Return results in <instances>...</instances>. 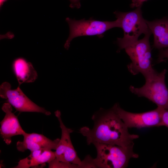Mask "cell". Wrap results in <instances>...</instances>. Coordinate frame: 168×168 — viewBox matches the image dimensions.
Masks as SVG:
<instances>
[{"instance_id": "cell-1", "label": "cell", "mask_w": 168, "mask_h": 168, "mask_svg": "<svg viewBox=\"0 0 168 168\" xmlns=\"http://www.w3.org/2000/svg\"><path fill=\"white\" fill-rule=\"evenodd\" d=\"M92 128L83 127L79 132L86 138L88 145L94 142L117 145L124 147L133 146V141L139 136L130 134L128 128L112 107L100 108L92 115Z\"/></svg>"}, {"instance_id": "cell-2", "label": "cell", "mask_w": 168, "mask_h": 168, "mask_svg": "<svg viewBox=\"0 0 168 168\" xmlns=\"http://www.w3.org/2000/svg\"><path fill=\"white\" fill-rule=\"evenodd\" d=\"M141 7L129 12H114L124 31L123 37L117 39L120 49H125L135 42L142 34L151 33L147 21L142 16Z\"/></svg>"}, {"instance_id": "cell-3", "label": "cell", "mask_w": 168, "mask_h": 168, "mask_svg": "<svg viewBox=\"0 0 168 168\" xmlns=\"http://www.w3.org/2000/svg\"><path fill=\"white\" fill-rule=\"evenodd\" d=\"M92 144L97 151L94 159L97 168H125L131 158L138 157L133 151V146L124 147L96 142Z\"/></svg>"}, {"instance_id": "cell-4", "label": "cell", "mask_w": 168, "mask_h": 168, "mask_svg": "<svg viewBox=\"0 0 168 168\" xmlns=\"http://www.w3.org/2000/svg\"><path fill=\"white\" fill-rule=\"evenodd\" d=\"M151 34L149 33L145 35L142 39L124 49L131 61L127 65V68L132 75L141 73L145 77L156 71L152 67L151 49L149 40Z\"/></svg>"}, {"instance_id": "cell-5", "label": "cell", "mask_w": 168, "mask_h": 168, "mask_svg": "<svg viewBox=\"0 0 168 168\" xmlns=\"http://www.w3.org/2000/svg\"><path fill=\"white\" fill-rule=\"evenodd\" d=\"M166 69L161 72L156 71L145 78V84L140 88L131 86L129 90L139 97H145L158 107L168 109V89L165 83Z\"/></svg>"}, {"instance_id": "cell-6", "label": "cell", "mask_w": 168, "mask_h": 168, "mask_svg": "<svg viewBox=\"0 0 168 168\" xmlns=\"http://www.w3.org/2000/svg\"><path fill=\"white\" fill-rule=\"evenodd\" d=\"M66 21L70 30L68 37L64 45L66 49H68L71 41L75 38L93 35L101 37L108 30L114 27L120 28V23L117 19L114 21H102L92 19L77 20L67 18Z\"/></svg>"}, {"instance_id": "cell-7", "label": "cell", "mask_w": 168, "mask_h": 168, "mask_svg": "<svg viewBox=\"0 0 168 168\" xmlns=\"http://www.w3.org/2000/svg\"><path fill=\"white\" fill-rule=\"evenodd\" d=\"M113 107L128 128H141L161 126L162 109L159 107L153 110L141 113L126 111L117 104Z\"/></svg>"}, {"instance_id": "cell-8", "label": "cell", "mask_w": 168, "mask_h": 168, "mask_svg": "<svg viewBox=\"0 0 168 168\" xmlns=\"http://www.w3.org/2000/svg\"><path fill=\"white\" fill-rule=\"evenodd\" d=\"M0 96L7 100V101L19 112H35L49 115L51 113L44 108L35 103L27 97L20 89L19 86L15 89H12L10 83H2L0 86Z\"/></svg>"}, {"instance_id": "cell-9", "label": "cell", "mask_w": 168, "mask_h": 168, "mask_svg": "<svg viewBox=\"0 0 168 168\" xmlns=\"http://www.w3.org/2000/svg\"><path fill=\"white\" fill-rule=\"evenodd\" d=\"M54 114L59 121L61 130V138L54 152L56 158L60 161L79 165L81 161L77 156L70 138V134L73 130L64 125L60 110H57Z\"/></svg>"}, {"instance_id": "cell-10", "label": "cell", "mask_w": 168, "mask_h": 168, "mask_svg": "<svg viewBox=\"0 0 168 168\" xmlns=\"http://www.w3.org/2000/svg\"><path fill=\"white\" fill-rule=\"evenodd\" d=\"M2 109L5 115L0 122V135L5 143L9 145L13 136L23 135L26 132L21 126L17 116L12 112V106L9 103H4Z\"/></svg>"}, {"instance_id": "cell-11", "label": "cell", "mask_w": 168, "mask_h": 168, "mask_svg": "<svg viewBox=\"0 0 168 168\" xmlns=\"http://www.w3.org/2000/svg\"><path fill=\"white\" fill-rule=\"evenodd\" d=\"M22 135L23 141H18L16 145L17 150L21 152L27 150L31 152L42 149L55 150L60 140L57 138L52 140L42 134L35 133L26 132Z\"/></svg>"}, {"instance_id": "cell-12", "label": "cell", "mask_w": 168, "mask_h": 168, "mask_svg": "<svg viewBox=\"0 0 168 168\" xmlns=\"http://www.w3.org/2000/svg\"><path fill=\"white\" fill-rule=\"evenodd\" d=\"M148 27L154 36L153 48L162 49L168 47V19L152 21H147Z\"/></svg>"}, {"instance_id": "cell-13", "label": "cell", "mask_w": 168, "mask_h": 168, "mask_svg": "<svg viewBox=\"0 0 168 168\" xmlns=\"http://www.w3.org/2000/svg\"><path fill=\"white\" fill-rule=\"evenodd\" d=\"M27 157L20 160L15 168H29L44 165L56 158L55 152L50 150L40 149L31 152Z\"/></svg>"}, {"instance_id": "cell-14", "label": "cell", "mask_w": 168, "mask_h": 168, "mask_svg": "<svg viewBox=\"0 0 168 168\" xmlns=\"http://www.w3.org/2000/svg\"><path fill=\"white\" fill-rule=\"evenodd\" d=\"M13 68L19 86L24 83L34 82L37 78V73L32 64L24 58L15 59Z\"/></svg>"}, {"instance_id": "cell-15", "label": "cell", "mask_w": 168, "mask_h": 168, "mask_svg": "<svg viewBox=\"0 0 168 168\" xmlns=\"http://www.w3.org/2000/svg\"><path fill=\"white\" fill-rule=\"evenodd\" d=\"M49 168H78V165L60 161L55 158L49 163Z\"/></svg>"}, {"instance_id": "cell-16", "label": "cell", "mask_w": 168, "mask_h": 168, "mask_svg": "<svg viewBox=\"0 0 168 168\" xmlns=\"http://www.w3.org/2000/svg\"><path fill=\"white\" fill-rule=\"evenodd\" d=\"M97 168L94 159L90 155H87L78 165V168Z\"/></svg>"}, {"instance_id": "cell-17", "label": "cell", "mask_w": 168, "mask_h": 168, "mask_svg": "<svg viewBox=\"0 0 168 168\" xmlns=\"http://www.w3.org/2000/svg\"><path fill=\"white\" fill-rule=\"evenodd\" d=\"M168 59V47L161 49L158 55L157 62L160 63Z\"/></svg>"}, {"instance_id": "cell-18", "label": "cell", "mask_w": 168, "mask_h": 168, "mask_svg": "<svg viewBox=\"0 0 168 168\" xmlns=\"http://www.w3.org/2000/svg\"><path fill=\"white\" fill-rule=\"evenodd\" d=\"M162 126L168 128V109H162L161 126Z\"/></svg>"}, {"instance_id": "cell-19", "label": "cell", "mask_w": 168, "mask_h": 168, "mask_svg": "<svg viewBox=\"0 0 168 168\" xmlns=\"http://www.w3.org/2000/svg\"><path fill=\"white\" fill-rule=\"evenodd\" d=\"M130 6L132 8L141 7L143 3L148 0H131Z\"/></svg>"}, {"instance_id": "cell-20", "label": "cell", "mask_w": 168, "mask_h": 168, "mask_svg": "<svg viewBox=\"0 0 168 168\" xmlns=\"http://www.w3.org/2000/svg\"><path fill=\"white\" fill-rule=\"evenodd\" d=\"M71 2L70 7L72 8H78L81 6L80 1L81 0H69Z\"/></svg>"}, {"instance_id": "cell-21", "label": "cell", "mask_w": 168, "mask_h": 168, "mask_svg": "<svg viewBox=\"0 0 168 168\" xmlns=\"http://www.w3.org/2000/svg\"><path fill=\"white\" fill-rule=\"evenodd\" d=\"M6 0H0V4L1 5H2L3 2L5 1Z\"/></svg>"}]
</instances>
